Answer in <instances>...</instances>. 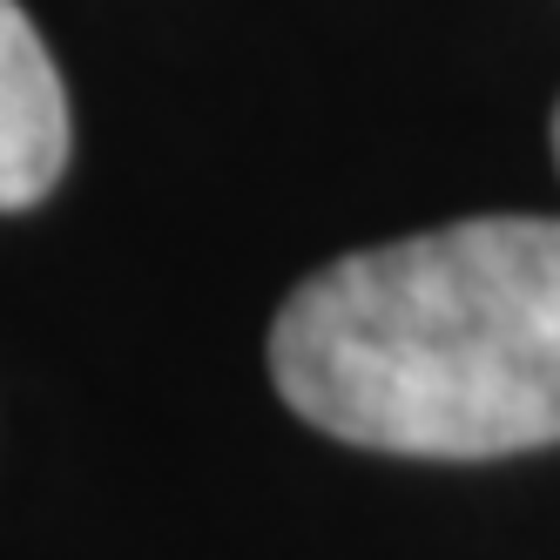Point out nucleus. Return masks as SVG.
<instances>
[{
  "label": "nucleus",
  "instance_id": "obj_1",
  "mask_svg": "<svg viewBox=\"0 0 560 560\" xmlns=\"http://www.w3.org/2000/svg\"><path fill=\"white\" fill-rule=\"evenodd\" d=\"M270 378L317 432L406 459L560 439V223L466 217L351 250L284 298Z\"/></svg>",
  "mask_w": 560,
  "mask_h": 560
},
{
  "label": "nucleus",
  "instance_id": "obj_2",
  "mask_svg": "<svg viewBox=\"0 0 560 560\" xmlns=\"http://www.w3.org/2000/svg\"><path fill=\"white\" fill-rule=\"evenodd\" d=\"M68 170V95L48 42L0 0V210H27Z\"/></svg>",
  "mask_w": 560,
  "mask_h": 560
},
{
  "label": "nucleus",
  "instance_id": "obj_3",
  "mask_svg": "<svg viewBox=\"0 0 560 560\" xmlns=\"http://www.w3.org/2000/svg\"><path fill=\"white\" fill-rule=\"evenodd\" d=\"M553 170H560V108H553Z\"/></svg>",
  "mask_w": 560,
  "mask_h": 560
}]
</instances>
